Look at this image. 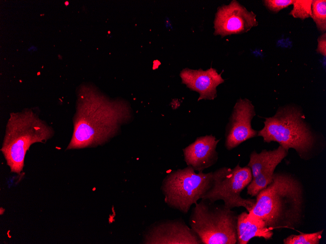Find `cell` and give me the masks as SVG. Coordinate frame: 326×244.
<instances>
[{
    "label": "cell",
    "instance_id": "obj_15",
    "mask_svg": "<svg viewBox=\"0 0 326 244\" xmlns=\"http://www.w3.org/2000/svg\"><path fill=\"white\" fill-rule=\"evenodd\" d=\"M317 28L323 33L326 30V0H312L311 17Z\"/></svg>",
    "mask_w": 326,
    "mask_h": 244
},
{
    "label": "cell",
    "instance_id": "obj_14",
    "mask_svg": "<svg viewBox=\"0 0 326 244\" xmlns=\"http://www.w3.org/2000/svg\"><path fill=\"white\" fill-rule=\"evenodd\" d=\"M236 229L237 244H247L254 237L269 240L273 235L263 220L249 216L246 211L238 215Z\"/></svg>",
    "mask_w": 326,
    "mask_h": 244
},
{
    "label": "cell",
    "instance_id": "obj_17",
    "mask_svg": "<svg viewBox=\"0 0 326 244\" xmlns=\"http://www.w3.org/2000/svg\"><path fill=\"white\" fill-rule=\"evenodd\" d=\"M312 3V0H294L289 15L302 20L311 17Z\"/></svg>",
    "mask_w": 326,
    "mask_h": 244
},
{
    "label": "cell",
    "instance_id": "obj_10",
    "mask_svg": "<svg viewBox=\"0 0 326 244\" xmlns=\"http://www.w3.org/2000/svg\"><path fill=\"white\" fill-rule=\"evenodd\" d=\"M256 115L254 106L247 98H240L235 104L225 127L224 146L231 150L244 142L257 136L251 121Z\"/></svg>",
    "mask_w": 326,
    "mask_h": 244
},
{
    "label": "cell",
    "instance_id": "obj_2",
    "mask_svg": "<svg viewBox=\"0 0 326 244\" xmlns=\"http://www.w3.org/2000/svg\"><path fill=\"white\" fill-rule=\"evenodd\" d=\"M305 192L303 184L294 175L274 172L271 183L256 196L248 215L261 219L272 230L300 228L305 220Z\"/></svg>",
    "mask_w": 326,
    "mask_h": 244
},
{
    "label": "cell",
    "instance_id": "obj_3",
    "mask_svg": "<svg viewBox=\"0 0 326 244\" xmlns=\"http://www.w3.org/2000/svg\"><path fill=\"white\" fill-rule=\"evenodd\" d=\"M265 118L257 135L264 142H277L288 151L293 149L305 161L316 157L325 150L324 135L306 121L301 107L294 104L281 106L272 116Z\"/></svg>",
    "mask_w": 326,
    "mask_h": 244
},
{
    "label": "cell",
    "instance_id": "obj_12",
    "mask_svg": "<svg viewBox=\"0 0 326 244\" xmlns=\"http://www.w3.org/2000/svg\"><path fill=\"white\" fill-rule=\"evenodd\" d=\"M222 73L219 74L212 67L205 71L186 68L181 72L180 75L182 83L190 90L199 93L198 101H200L214 100L217 97V87L224 82L222 76Z\"/></svg>",
    "mask_w": 326,
    "mask_h": 244
},
{
    "label": "cell",
    "instance_id": "obj_16",
    "mask_svg": "<svg viewBox=\"0 0 326 244\" xmlns=\"http://www.w3.org/2000/svg\"><path fill=\"white\" fill-rule=\"evenodd\" d=\"M324 229L310 233L291 234L283 240L284 244H319Z\"/></svg>",
    "mask_w": 326,
    "mask_h": 244
},
{
    "label": "cell",
    "instance_id": "obj_11",
    "mask_svg": "<svg viewBox=\"0 0 326 244\" xmlns=\"http://www.w3.org/2000/svg\"><path fill=\"white\" fill-rule=\"evenodd\" d=\"M143 244H203L182 219L165 220L152 225L146 232Z\"/></svg>",
    "mask_w": 326,
    "mask_h": 244
},
{
    "label": "cell",
    "instance_id": "obj_7",
    "mask_svg": "<svg viewBox=\"0 0 326 244\" xmlns=\"http://www.w3.org/2000/svg\"><path fill=\"white\" fill-rule=\"evenodd\" d=\"M252 179L251 171L247 166L242 167L238 164L233 169L220 168L213 172L212 187L202 199L212 203L223 200L228 208L243 207L249 212L256 200L244 198L241 193Z\"/></svg>",
    "mask_w": 326,
    "mask_h": 244
},
{
    "label": "cell",
    "instance_id": "obj_5",
    "mask_svg": "<svg viewBox=\"0 0 326 244\" xmlns=\"http://www.w3.org/2000/svg\"><path fill=\"white\" fill-rule=\"evenodd\" d=\"M201 200L191 209L189 225L202 244H237L238 215L224 205Z\"/></svg>",
    "mask_w": 326,
    "mask_h": 244
},
{
    "label": "cell",
    "instance_id": "obj_4",
    "mask_svg": "<svg viewBox=\"0 0 326 244\" xmlns=\"http://www.w3.org/2000/svg\"><path fill=\"white\" fill-rule=\"evenodd\" d=\"M53 128L31 110L11 113L0 149L11 172L20 174L30 146L53 137Z\"/></svg>",
    "mask_w": 326,
    "mask_h": 244
},
{
    "label": "cell",
    "instance_id": "obj_9",
    "mask_svg": "<svg viewBox=\"0 0 326 244\" xmlns=\"http://www.w3.org/2000/svg\"><path fill=\"white\" fill-rule=\"evenodd\" d=\"M258 25L256 15L235 0L219 7L214 20V35L222 38L246 33Z\"/></svg>",
    "mask_w": 326,
    "mask_h": 244
},
{
    "label": "cell",
    "instance_id": "obj_20",
    "mask_svg": "<svg viewBox=\"0 0 326 244\" xmlns=\"http://www.w3.org/2000/svg\"><path fill=\"white\" fill-rule=\"evenodd\" d=\"M4 211H5V209L3 208H2V207L0 208V215H2L4 213Z\"/></svg>",
    "mask_w": 326,
    "mask_h": 244
},
{
    "label": "cell",
    "instance_id": "obj_1",
    "mask_svg": "<svg viewBox=\"0 0 326 244\" xmlns=\"http://www.w3.org/2000/svg\"><path fill=\"white\" fill-rule=\"evenodd\" d=\"M131 116L125 103L109 102L93 91L83 90L73 118L72 136L66 150L94 147L105 143Z\"/></svg>",
    "mask_w": 326,
    "mask_h": 244
},
{
    "label": "cell",
    "instance_id": "obj_21",
    "mask_svg": "<svg viewBox=\"0 0 326 244\" xmlns=\"http://www.w3.org/2000/svg\"><path fill=\"white\" fill-rule=\"evenodd\" d=\"M68 2H65V4H68Z\"/></svg>",
    "mask_w": 326,
    "mask_h": 244
},
{
    "label": "cell",
    "instance_id": "obj_8",
    "mask_svg": "<svg viewBox=\"0 0 326 244\" xmlns=\"http://www.w3.org/2000/svg\"><path fill=\"white\" fill-rule=\"evenodd\" d=\"M288 154V151L280 145L273 150L264 149L259 153L252 151L247 165L252 175L251 181L246 187L247 194L255 197L270 184L275 169Z\"/></svg>",
    "mask_w": 326,
    "mask_h": 244
},
{
    "label": "cell",
    "instance_id": "obj_6",
    "mask_svg": "<svg viewBox=\"0 0 326 244\" xmlns=\"http://www.w3.org/2000/svg\"><path fill=\"white\" fill-rule=\"evenodd\" d=\"M212 182V171L197 173L187 166L169 173L163 181L161 189L169 207L186 214L211 188Z\"/></svg>",
    "mask_w": 326,
    "mask_h": 244
},
{
    "label": "cell",
    "instance_id": "obj_13",
    "mask_svg": "<svg viewBox=\"0 0 326 244\" xmlns=\"http://www.w3.org/2000/svg\"><path fill=\"white\" fill-rule=\"evenodd\" d=\"M219 141L211 134L197 137L183 149L187 165L198 172L214 165L218 159L216 147Z\"/></svg>",
    "mask_w": 326,
    "mask_h": 244
},
{
    "label": "cell",
    "instance_id": "obj_19",
    "mask_svg": "<svg viewBox=\"0 0 326 244\" xmlns=\"http://www.w3.org/2000/svg\"><path fill=\"white\" fill-rule=\"evenodd\" d=\"M316 51L326 57V33H323L318 38V46Z\"/></svg>",
    "mask_w": 326,
    "mask_h": 244
},
{
    "label": "cell",
    "instance_id": "obj_18",
    "mask_svg": "<svg viewBox=\"0 0 326 244\" xmlns=\"http://www.w3.org/2000/svg\"><path fill=\"white\" fill-rule=\"evenodd\" d=\"M294 0H265L263 2L265 6L275 13L293 4Z\"/></svg>",
    "mask_w": 326,
    "mask_h": 244
}]
</instances>
